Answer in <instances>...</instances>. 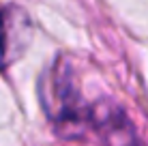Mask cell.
I'll return each instance as SVG.
<instances>
[{
  "label": "cell",
  "instance_id": "6da1fadb",
  "mask_svg": "<svg viewBox=\"0 0 148 146\" xmlns=\"http://www.w3.org/2000/svg\"><path fill=\"white\" fill-rule=\"evenodd\" d=\"M39 99L54 129L64 138H79L90 127V105L79 93L73 67L64 56H58L39 80Z\"/></svg>",
  "mask_w": 148,
  "mask_h": 146
},
{
  "label": "cell",
  "instance_id": "7a4b0ae2",
  "mask_svg": "<svg viewBox=\"0 0 148 146\" xmlns=\"http://www.w3.org/2000/svg\"><path fill=\"white\" fill-rule=\"evenodd\" d=\"M90 127L99 135L101 146H142L135 125L120 105L112 101L90 105Z\"/></svg>",
  "mask_w": 148,
  "mask_h": 146
},
{
  "label": "cell",
  "instance_id": "3957f363",
  "mask_svg": "<svg viewBox=\"0 0 148 146\" xmlns=\"http://www.w3.org/2000/svg\"><path fill=\"white\" fill-rule=\"evenodd\" d=\"M32 39V24L24 9L7 4L0 7V69L19 60Z\"/></svg>",
  "mask_w": 148,
  "mask_h": 146
}]
</instances>
